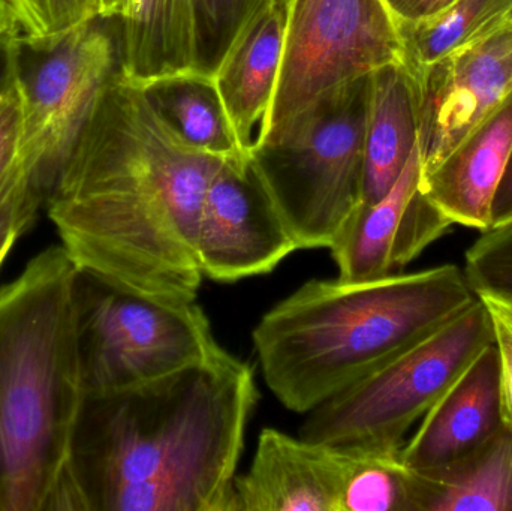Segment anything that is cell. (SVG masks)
Listing matches in <instances>:
<instances>
[{
	"mask_svg": "<svg viewBox=\"0 0 512 511\" xmlns=\"http://www.w3.org/2000/svg\"><path fill=\"white\" fill-rule=\"evenodd\" d=\"M399 21H414L430 17L447 8L454 0H385Z\"/></svg>",
	"mask_w": 512,
	"mask_h": 511,
	"instance_id": "f546056e",
	"label": "cell"
},
{
	"mask_svg": "<svg viewBox=\"0 0 512 511\" xmlns=\"http://www.w3.org/2000/svg\"><path fill=\"white\" fill-rule=\"evenodd\" d=\"M201 273L236 282L273 272L297 242L252 159H233L204 194L197 227Z\"/></svg>",
	"mask_w": 512,
	"mask_h": 511,
	"instance_id": "30bf717a",
	"label": "cell"
},
{
	"mask_svg": "<svg viewBox=\"0 0 512 511\" xmlns=\"http://www.w3.org/2000/svg\"><path fill=\"white\" fill-rule=\"evenodd\" d=\"M74 302L86 396L143 386L222 348L197 300L150 296L77 267Z\"/></svg>",
	"mask_w": 512,
	"mask_h": 511,
	"instance_id": "5b68a950",
	"label": "cell"
},
{
	"mask_svg": "<svg viewBox=\"0 0 512 511\" xmlns=\"http://www.w3.org/2000/svg\"><path fill=\"white\" fill-rule=\"evenodd\" d=\"M505 21H508V23H512V5L510 11H508L507 15H505Z\"/></svg>",
	"mask_w": 512,
	"mask_h": 511,
	"instance_id": "1f68e13d",
	"label": "cell"
},
{
	"mask_svg": "<svg viewBox=\"0 0 512 511\" xmlns=\"http://www.w3.org/2000/svg\"><path fill=\"white\" fill-rule=\"evenodd\" d=\"M24 101L20 83L14 84L0 102V182L23 155Z\"/></svg>",
	"mask_w": 512,
	"mask_h": 511,
	"instance_id": "484cf974",
	"label": "cell"
},
{
	"mask_svg": "<svg viewBox=\"0 0 512 511\" xmlns=\"http://www.w3.org/2000/svg\"><path fill=\"white\" fill-rule=\"evenodd\" d=\"M512 224V152L507 168L499 180L490 210V228Z\"/></svg>",
	"mask_w": 512,
	"mask_h": 511,
	"instance_id": "f1b7e54d",
	"label": "cell"
},
{
	"mask_svg": "<svg viewBox=\"0 0 512 511\" xmlns=\"http://www.w3.org/2000/svg\"><path fill=\"white\" fill-rule=\"evenodd\" d=\"M17 17L24 45L47 48L96 20L95 0H5Z\"/></svg>",
	"mask_w": 512,
	"mask_h": 511,
	"instance_id": "7402d4cb",
	"label": "cell"
},
{
	"mask_svg": "<svg viewBox=\"0 0 512 511\" xmlns=\"http://www.w3.org/2000/svg\"><path fill=\"white\" fill-rule=\"evenodd\" d=\"M62 245L0 288V511H74L69 452L84 393Z\"/></svg>",
	"mask_w": 512,
	"mask_h": 511,
	"instance_id": "277c9868",
	"label": "cell"
},
{
	"mask_svg": "<svg viewBox=\"0 0 512 511\" xmlns=\"http://www.w3.org/2000/svg\"><path fill=\"white\" fill-rule=\"evenodd\" d=\"M258 398L254 369L224 348L143 386L86 396L69 452L74 511H234Z\"/></svg>",
	"mask_w": 512,
	"mask_h": 511,
	"instance_id": "7a4b0ae2",
	"label": "cell"
},
{
	"mask_svg": "<svg viewBox=\"0 0 512 511\" xmlns=\"http://www.w3.org/2000/svg\"><path fill=\"white\" fill-rule=\"evenodd\" d=\"M512 152V90L430 173L423 189L453 224L490 230V210Z\"/></svg>",
	"mask_w": 512,
	"mask_h": 511,
	"instance_id": "2e32d148",
	"label": "cell"
},
{
	"mask_svg": "<svg viewBox=\"0 0 512 511\" xmlns=\"http://www.w3.org/2000/svg\"><path fill=\"white\" fill-rule=\"evenodd\" d=\"M505 426L501 357L493 342L427 411L400 459L415 473H441L483 450Z\"/></svg>",
	"mask_w": 512,
	"mask_h": 511,
	"instance_id": "5bb4252c",
	"label": "cell"
},
{
	"mask_svg": "<svg viewBox=\"0 0 512 511\" xmlns=\"http://www.w3.org/2000/svg\"><path fill=\"white\" fill-rule=\"evenodd\" d=\"M512 0H454L414 21H399L402 63L414 77L436 60L505 20Z\"/></svg>",
	"mask_w": 512,
	"mask_h": 511,
	"instance_id": "ffe728a7",
	"label": "cell"
},
{
	"mask_svg": "<svg viewBox=\"0 0 512 511\" xmlns=\"http://www.w3.org/2000/svg\"><path fill=\"white\" fill-rule=\"evenodd\" d=\"M451 225L424 192L417 144L390 191L375 203L361 204L330 251L340 278H385L400 273Z\"/></svg>",
	"mask_w": 512,
	"mask_h": 511,
	"instance_id": "7c38bea8",
	"label": "cell"
},
{
	"mask_svg": "<svg viewBox=\"0 0 512 511\" xmlns=\"http://www.w3.org/2000/svg\"><path fill=\"white\" fill-rule=\"evenodd\" d=\"M493 342L492 318L478 297L441 329L309 411L300 438L400 452L412 425Z\"/></svg>",
	"mask_w": 512,
	"mask_h": 511,
	"instance_id": "52a82bcc",
	"label": "cell"
},
{
	"mask_svg": "<svg viewBox=\"0 0 512 511\" xmlns=\"http://www.w3.org/2000/svg\"><path fill=\"white\" fill-rule=\"evenodd\" d=\"M146 90L192 146L225 158L248 159L228 122L210 72L165 81Z\"/></svg>",
	"mask_w": 512,
	"mask_h": 511,
	"instance_id": "44dd1931",
	"label": "cell"
},
{
	"mask_svg": "<svg viewBox=\"0 0 512 511\" xmlns=\"http://www.w3.org/2000/svg\"><path fill=\"white\" fill-rule=\"evenodd\" d=\"M492 318L495 345L501 357L502 398L505 422L512 429V306L499 300L481 299Z\"/></svg>",
	"mask_w": 512,
	"mask_h": 511,
	"instance_id": "83f0119b",
	"label": "cell"
},
{
	"mask_svg": "<svg viewBox=\"0 0 512 511\" xmlns=\"http://www.w3.org/2000/svg\"><path fill=\"white\" fill-rule=\"evenodd\" d=\"M256 0H194L204 68L212 71Z\"/></svg>",
	"mask_w": 512,
	"mask_h": 511,
	"instance_id": "d4e9b609",
	"label": "cell"
},
{
	"mask_svg": "<svg viewBox=\"0 0 512 511\" xmlns=\"http://www.w3.org/2000/svg\"><path fill=\"white\" fill-rule=\"evenodd\" d=\"M412 511H512V429L436 474L411 471Z\"/></svg>",
	"mask_w": 512,
	"mask_h": 511,
	"instance_id": "d6986e66",
	"label": "cell"
},
{
	"mask_svg": "<svg viewBox=\"0 0 512 511\" xmlns=\"http://www.w3.org/2000/svg\"><path fill=\"white\" fill-rule=\"evenodd\" d=\"M477 300L454 264L366 281L306 282L256 324L262 377L283 407L307 414Z\"/></svg>",
	"mask_w": 512,
	"mask_h": 511,
	"instance_id": "3957f363",
	"label": "cell"
},
{
	"mask_svg": "<svg viewBox=\"0 0 512 511\" xmlns=\"http://www.w3.org/2000/svg\"><path fill=\"white\" fill-rule=\"evenodd\" d=\"M463 272L480 299L512 306V224L483 231L466 252Z\"/></svg>",
	"mask_w": 512,
	"mask_h": 511,
	"instance_id": "603a6c76",
	"label": "cell"
},
{
	"mask_svg": "<svg viewBox=\"0 0 512 511\" xmlns=\"http://www.w3.org/2000/svg\"><path fill=\"white\" fill-rule=\"evenodd\" d=\"M289 0H256L210 71L228 122L248 159L267 134L282 62Z\"/></svg>",
	"mask_w": 512,
	"mask_h": 511,
	"instance_id": "9a60e30c",
	"label": "cell"
},
{
	"mask_svg": "<svg viewBox=\"0 0 512 511\" xmlns=\"http://www.w3.org/2000/svg\"><path fill=\"white\" fill-rule=\"evenodd\" d=\"M367 78L252 161L298 249L331 248L363 204Z\"/></svg>",
	"mask_w": 512,
	"mask_h": 511,
	"instance_id": "ba28073f",
	"label": "cell"
},
{
	"mask_svg": "<svg viewBox=\"0 0 512 511\" xmlns=\"http://www.w3.org/2000/svg\"><path fill=\"white\" fill-rule=\"evenodd\" d=\"M420 87L423 174L438 167L512 90V23L445 54L415 77Z\"/></svg>",
	"mask_w": 512,
	"mask_h": 511,
	"instance_id": "8fae6325",
	"label": "cell"
},
{
	"mask_svg": "<svg viewBox=\"0 0 512 511\" xmlns=\"http://www.w3.org/2000/svg\"><path fill=\"white\" fill-rule=\"evenodd\" d=\"M99 21L83 24L51 47L23 48L18 74L23 158L45 203L119 71V42Z\"/></svg>",
	"mask_w": 512,
	"mask_h": 511,
	"instance_id": "9c48e42d",
	"label": "cell"
},
{
	"mask_svg": "<svg viewBox=\"0 0 512 511\" xmlns=\"http://www.w3.org/2000/svg\"><path fill=\"white\" fill-rule=\"evenodd\" d=\"M354 444L313 443L264 429L234 480V511H343Z\"/></svg>",
	"mask_w": 512,
	"mask_h": 511,
	"instance_id": "4fadbf2b",
	"label": "cell"
},
{
	"mask_svg": "<svg viewBox=\"0 0 512 511\" xmlns=\"http://www.w3.org/2000/svg\"><path fill=\"white\" fill-rule=\"evenodd\" d=\"M42 206L44 197L33 182L32 168L21 155L0 182V266L18 237L35 224Z\"/></svg>",
	"mask_w": 512,
	"mask_h": 511,
	"instance_id": "cb8c5ba5",
	"label": "cell"
},
{
	"mask_svg": "<svg viewBox=\"0 0 512 511\" xmlns=\"http://www.w3.org/2000/svg\"><path fill=\"white\" fill-rule=\"evenodd\" d=\"M128 0H95L96 14L101 20L120 18L125 12Z\"/></svg>",
	"mask_w": 512,
	"mask_h": 511,
	"instance_id": "4dcf8cb0",
	"label": "cell"
},
{
	"mask_svg": "<svg viewBox=\"0 0 512 511\" xmlns=\"http://www.w3.org/2000/svg\"><path fill=\"white\" fill-rule=\"evenodd\" d=\"M420 87L403 63L367 78L363 204L375 203L396 183L418 144Z\"/></svg>",
	"mask_w": 512,
	"mask_h": 511,
	"instance_id": "ac0fdd59",
	"label": "cell"
},
{
	"mask_svg": "<svg viewBox=\"0 0 512 511\" xmlns=\"http://www.w3.org/2000/svg\"><path fill=\"white\" fill-rule=\"evenodd\" d=\"M119 72L150 89L207 74L201 60L194 0H128L122 17Z\"/></svg>",
	"mask_w": 512,
	"mask_h": 511,
	"instance_id": "e0dca14e",
	"label": "cell"
},
{
	"mask_svg": "<svg viewBox=\"0 0 512 511\" xmlns=\"http://www.w3.org/2000/svg\"><path fill=\"white\" fill-rule=\"evenodd\" d=\"M233 159L188 143L149 92L117 71L45 207L78 269L150 296L197 300L201 204Z\"/></svg>",
	"mask_w": 512,
	"mask_h": 511,
	"instance_id": "6da1fadb",
	"label": "cell"
},
{
	"mask_svg": "<svg viewBox=\"0 0 512 511\" xmlns=\"http://www.w3.org/2000/svg\"><path fill=\"white\" fill-rule=\"evenodd\" d=\"M24 36L5 0H0V102L17 83L23 56Z\"/></svg>",
	"mask_w": 512,
	"mask_h": 511,
	"instance_id": "4316f807",
	"label": "cell"
},
{
	"mask_svg": "<svg viewBox=\"0 0 512 511\" xmlns=\"http://www.w3.org/2000/svg\"><path fill=\"white\" fill-rule=\"evenodd\" d=\"M393 63H402V41L385 0H289L282 62L259 152L282 146Z\"/></svg>",
	"mask_w": 512,
	"mask_h": 511,
	"instance_id": "8992f818",
	"label": "cell"
}]
</instances>
